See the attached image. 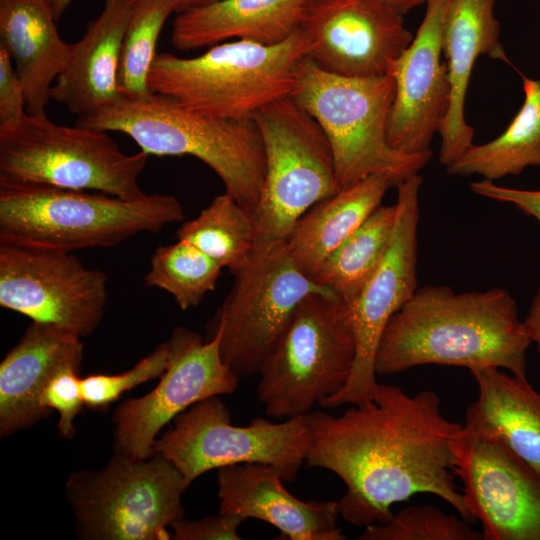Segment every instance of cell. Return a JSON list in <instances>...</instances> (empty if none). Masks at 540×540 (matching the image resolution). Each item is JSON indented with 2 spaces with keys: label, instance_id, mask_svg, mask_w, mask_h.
I'll return each mask as SVG.
<instances>
[{
  "label": "cell",
  "instance_id": "1",
  "mask_svg": "<svg viewBox=\"0 0 540 540\" xmlns=\"http://www.w3.org/2000/svg\"><path fill=\"white\" fill-rule=\"evenodd\" d=\"M305 463L336 474L346 490L339 514L365 528L393 516L392 506L418 493L435 495L469 522L475 518L456 484V445L463 424L449 420L431 390L410 395L379 383L370 400L335 416L306 415Z\"/></svg>",
  "mask_w": 540,
  "mask_h": 540
},
{
  "label": "cell",
  "instance_id": "2",
  "mask_svg": "<svg viewBox=\"0 0 540 540\" xmlns=\"http://www.w3.org/2000/svg\"><path fill=\"white\" fill-rule=\"evenodd\" d=\"M517 305L501 288L456 293L448 286L417 288L389 320L375 357L377 375L421 365L505 369L527 378L531 344Z\"/></svg>",
  "mask_w": 540,
  "mask_h": 540
},
{
  "label": "cell",
  "instance_id": "3",
  "mask_svg": "<svg viewBox=\"0 0 540 540\" xmlns=\"http://www.w3.org/2000/svg\"><path fill=\"white\" fill-rule=\"evenodd\" d=\"M77 125L120 132L147 155L193 156L210 167L252 216L264 184L265 153L253 119L209 117L150 93L121 96L113 104L78 117Z\"/></svg>",
  "mask_w": 540,
  "mask_h": 540
},
{
  "label": "cell",
  "instance_id": "4",
  "mask_svg": "<svg viewBox=\"0 0 540 540\" xmlns=\"http://www.w3.org/2000/svg\"><path fill=\"white\" fill-rule=\"evenodd\" d=\"M183 218L181 203L171 195L124 199L94 191L0 184V244L62 253L110 248Z\"/></svg>",
  "mask_w": 540,
  "mask_h": 540
},
{
  "label": "cell",
  "instance_id": "5",
  "mask_svg": "<svg viewBox=\"0 0 540 540\" xmlns=\"http://www.w3.org/2000/svg\"><path fill=\"white\" fill-rule=\"evenodd\" d=\"M309 51L300 28L276 45L234 40L191 58L157 53L148 87L209 117L252 119L259 109L292 95Z\"/></svg>",
  "mask_w": 540,
  "mask_h": 540
},
{
  "label": "cell",
  "instance_id": "6",
  "mask_svg": "<svg viewBox=\"0 0 540 540\" xmlns=\"http://www.w3.org/2000/svg\"><path fill=\"white\" fill-rule=\"evenodd\" d=\"M395 96L390 73L348 77L328 72L309 58L299 70L291 97L318 122L334 158L340 188L375 173H390L399 183L432 157L400 153L388 143L387 127Z\"/></svg>",
  "mask_w": 540,
  "mask_h": 540
},
{
  "label": "cell",
  "instance_id": "7",
  "mask_svg": "<svg viewBox=\"0 0 540 540\" xmlns=\"http://www.w3.org/2000/svg\"><path fill=\"white\" fill-rule=\"evenodd\" d=\"M149 155L124 153L107 131L52 122L26 113L0 131V184L38 185L141 198Z\"/></svg>",
  "mask_w": 540,
  "mask_h": 540
},
{
  "label": "cell",
  "instance_id": "8",
  "mask_svg": "<svg viewBox=\"0 0 540 540\" xmlns=\"http://www.w3.org/2000/svg\"><path fill=\"white\" fill-rule=\"evenodd\" d=\"M355 356L345 304L329 292L308 295L259 370L257 395L266 415L309 414L344 387Z\"/></svg>",
  "mask_w": 540,
  "mask_h": 540
},
{
  "label": "cell",
  "instance_id": "9",
  "mask_svg": "<svg viewBox=\"0 0 540 540\" xmlns=\"http://www.w3.org/2000/svg\"><path fill=\"white\" fill-rule=\"evenodd\" d=\"M188 487L160 454L139 458L115 452L100 470L72 473L65 491L84 539L167 540V527L184 517L182 495Z\"/></svg>",
  "mask_w": 540,
  "mask_h": 540
},
{
  "label": "cell",
  "instance_id": "10",
  "mask_svg": "<svg viewBox=\"0 0 540 540\" xmlns=\"http://www.w3.org/2000/svg\"><path fill=\"white\" fill-rule=\"evenodd\" d=\"M265 153V178L252 214L255 249L286 243L297 221L339 186L329 141L318 122L291 96L252 117Z\"/></svg>",
  "mask_w": 540,
  "mask_h": 540
},
{
  "label": "cell",
  "instance_id": "11",
  "mask_svg": "<svg viewBox=\"0 0 540 540\" xmlns=\"http://www.w3.org/2000/svg\"><path fill=\"white\" fill-rule=\"evenodd\" d=\"M232 274L206 339L218 335L223 362L241 379L258 375L305 297L333 292L300 271L286 243L256 248Z\"/></svg>",
  "mask_w": 540,
  "mask_h": 540
},
{
  "label": "cell",
  "instance_id": "12",
  "mask_svg": "<svg viewBox=\"0 0 540 540\" xmlns=\"http://www.w3.org/2000/svg\"><path fill=\"white\" fill-rule=\"evenodd\" d=\"M308 441L306 415L280 423L259 417L235 426L225 403L212 396L179 414L155 440L153 454L168 459L188 486L211 469L243 463L273 465L291 482L305 463Z\"/></svg>",
  "mask_w": 540,
  "mask_h": 540
},
{
  "label": "cell",
  "instance_id": "13",
  "mask_svg": "<svg viewBox=\"0 0 540 540\" xmlns=\"http://www.w3.org/2000/svg\"><path fill=\"white\" fill-rule=\"evenodd\" d=\"M418 173L397 187V218L389 248L359 294L345 304L354 333L356 356L344 387L320 403L322 408L357 404L374 397L375 357L381 336L391 319L417 290V227L419 219Z\"/></svg>",
  "mask_w": 540,
  "mask_h": 540
},
{
  "label": "cell",
  "instance_id": "14",
  "mask_svg": "<svg viewBox=\"0 0 540 540\" xmlns=\"http://www.w3.org/2000/svg\"><path fill=\"white\" fill-rule=\"evenodd\" d=\"M108 277L71 253L0 244V306L81 338L100 325Z\"/></svg>",
  "mask_w": 540,
  "mask_h": 540
},
{
  "label": "cell",
  "instance_id": "15",
  "mask_svg": "<svg viewBox=\"0 0 540 540\" xmlns=\"http://www.w3.org/2000/svg\"><path fill=\"white\" fill-rule=\"evenodd\" d=\"M173 357L156 387L121 403L113 414L115 452L153 455L161 429L199 401L233 393L240 378L223 362L219 337L203 340L184 327L173 330Z\"/></svg>",
  "mask_w": 540,
  "mask_h": 540
},
{
  "label": "cell",
  "instance_id": "16",
  "mask_svg": "<svg viewBox=\"0 0 540 540\" xmlns=\"http://www.w3.org/2000/svg\"><path fill=\"white\" fill-rule=\"evenodd\" d=\"M456 475L484 540H540V474L495 437L463 429Z\"/></svg>",
  "mask_w": 540,
  "mask_h": 540
},
{
  "label": "cell",
  "instance_id": "17",
  "mask_svg": "<svg viewBox=\"0 0 540 540\" xmlns=\"http://www.w3.org/2000/svg\"><path fill=\"white\" fill-rule=\"evenodd\" d=\"M301 29L308 58L348 77L387 74L414 37L403 14L382 0H313Z\"/></svg>",
  "mask_w": 540,
  "mask_h": 540
},
{
  "label": "cell",
  "instance_id": "18",
  "mask_svg": "<svg viewBox=\"0 0 540 540\" xmlns=\"http://www.w3.org/2000/svg\"><path fill=\"white\" fill-rule=\"evenodd\" d=\"M451 0H426V12L409 46L388 73L395 82L387 139L406 155L429 152L445 121L451 88L442 61V37Z\"/></svg>",
  "mask_w": 540,
  "mask_h": 540
},
{
  "label": "cell",
  "instance_id": "19",
  "mask_svg": "<svg viewBox=\"0 0 540 540\" xmlns=\"http://www.w3.org/2000/svg\"><path fill=\"white\" fill-rule=\"evenodd\" d=\"M219 513L269 523L289 540H344L336 501H303L283 486L270 464L243 463L218 469Z\"/></svg>",
  "mask_w": 540,
  "mask_h": 540
},
{
  "label": "cell",
  "instance_id": "20",
  "mask_svg": "<svg viewBox=\"0 0 540 540\" xmlns=\"http://www.w3.org/2000/svg\"><path fill=\"white\" fill-rule=\"evenodd\" d=\"M81 337L57 326L34 322L0 364V435L6 437L48 416L41 393L62 369L81 367Z\"/></svg>",
  "mask_w": 540,
  "mask_h": 540
},
{
  "label": "cell",
  "instance_id": "21",
  "mask_svg": "<svg viewBox=\"0 0 540 540\" xmlns=\"http://www.w3.org/2000/svg\"><path fill=\"white\" fill-rule=\"evenodd\" d=\"M496 0H451L443 29L442 53L451 95L440 130L439 161L448 167L473 143L474 130L465 119L466 93L477 58L488 55L508 62L499 42L500 26L494 15Z\"/></svg>",
  "mask_w": 540,
  "mask_h": 540
},
{
  "label": "cell",
  "instance_id": "22",
  "mask_svg": "<svg viewBox=\"0 0 540 540\" xmlns=\"http://www.w3.org/2000/svg\"><path fill=\"white\" fill-rule=\"evenodd\" d=\"M132 8L131 0H105L101 14L88 23L81 39L71 44L68 61L51 88V99L81 117L122 96L119 62Z\"/></svg>",
  "mask_w": 540,
  "mask_h": 540
},
{
  "label": "cell",
  "instance_id": "23",
  "mask_svg": "<svg viewBox=\"0 0 540 540\" xmlns=\"http://www.w3.org/2000/svg\"><path fill=\"white\" fill-rule=\"evenodd\" d=\"M313 0H220L177 13L171 43L178 50L225 40L276 45L298 31Z\"/></svg>",
  "mask_w": 540,
  "mask_h": 540
},
{
  "label": "cell",
  "instance_id": "24",
  "mask_svg": "<svg viewBox=\"0 0 540 540\" xmlns=\"http://www.w3.org/2000/svg\"><path fill=\"white\" fill-rule=\"evenodd\" d=\"M56 22L46 0H0V47L14 64L30 115L45 114L70 55L71 44L63 41Z\"/></svg>",
  "mask_w": 540,
  "mask_h": 540
},
{
  "label": "cell",
  "instance_id": "25",
  "mask_svg": "<svg viewBox=\"0 0 540 540\" xmlns=\"http://www.w3.org/2000/svg\"><path fill=\"white\" fill-rule=\"evenodd\" d=\"M478 396L464 426L495 437L540 474V392L527 378L496 368L470 370Z\"/></svg>",
  "mask_w": 540,
  "mask_h": 540
},
{
  "label": "cell",
  "instance_id": "26",
  "mask_svg": "<svg viewBox=\"0 0 540 540\" xmlns=\"http://www.w3.org/2000/svg\"><path fill=\"white\" fill-rule=\"evenodd\" d=\"M398 184L390 173H375L311 207L286 241L300 271L312 279L327 257L381 205L387 190Z\"/></svg>",
  "mask_w": 540,
  "mask_h": 540
},
{
  "label": "cell",
  "instance_id": "27",
  "mask_svg": "<svg viewBox=\"0 0 540 540\" xmlns=\"http://www.w3.org/2000/svg\"><path fill=\"white\" fill-rule=\"evenodd\" d=\"M521 76L524 102L509 126L490 142L472 144L447 167L450 174H477L494 181L520 174L528 166L540 168V85Z\"/></svg>",
  "mask_w": 540,
  "mask_h": 540
},
{
  "label": "cell",
  "instance_id": "28",
  "mask_svg": "<svg viewBox=\"0 0 540 540\" xmlns=\"http://www.w3.org/2000/svg\"><path fill=\"white\" fill-rule=\"evenodd\" d=\"M397 205H380L323 262L312 280L350 303L380 265L392 240Z\"/></svg>",
  "mask_w": 540,
  "mask_h": 540
},
{
  "label": "cell",
  "instance_id": "29",
  "mask_svg": "<svg viewBox=\"0 0 540 540\" xmlns=\"http://www.w3.org/2000/svg\"><path fill=\"white\" fill-rule=\"evenodd\" d=\"M176 235L231 273L242 267L255 250L252 216L226 192L216 196L197 217L184 222Z\"/></svg>",
  "mask_w": 540,
  "mask_h": 540
},
{
  "label": "cell",
  "instance_id": "30",
  "mask_svg": "<svg viewBox=\"0 0 540 540\" xmlns=\"http://www.w3.org/2000/svg\"><path fill=\"white\" fill-rule=\"evenodd\" d=\"M223 267L184 240L161 245L153 253L145 284L169 293L182 310L196 307L214 290Z\"/></svg>",
  "mask_w": 540,
  "mask_h": 540
},
{
  "label": "cell",
  "instance_id": "31",
  "mask_svg": "<svg viewBox=\"0 0 540 540\" xmlns=\"http://www.w3.org/2000/svg\"><path fill=\"white\" fill-rule=\"evenodd\" d=\"M175 12L169 0H138L123 38L118 71L121 95L144 97L151 92L148 77L157 55L156 45L167 18Z\"/></svg>",
  "mask_w": 540,
  "mask_h": 540
},
{
  "label": "cell",
  "instance_id": "32",
  "mask_svg": "<svg viewBox=\"0 0 540 540\" xmlns=\"http://www.w3.org/2000/svg\"><path fill=\"white\" fill-rule=\"evenodd\" d=\"M359 540H482L481 532L463 517L431 505H412L384 523L364 528Z\"/></svg>",
  "mask_w": 540,
  "mask_h": 540
},
{
  "label": "cell",
  "instance_id": "33",
  "mask_svg": "<svg viewBox=\"0 0 540 540\" xmlns=\"http://www.w3.org/2000/svg\"><path fill=\"white\" fill-rule=\"evenodd\" d=\"M173 357V341L159 344L149 355L132 368L120 374H92L81 378L84 405L90 409H104L117 400L123 392L161 377Z\"/></svg>",
  "mask_w": 540,
  "mask_h": 540
},
{
  "label": "cell",
  "instance_id": "34",
  "mask_svg": "<svg viewBox=\"0 0 540 540\" xmlns=\"http://www.w3.org/2000/svg\"><path fill=\"white\" fill-rule=\"evenodd\" d=\"M79 368L67 367L59 371L41 393L39 404L46 412L55 410L59 420L57 429L64 439L75 434L74 419L84 405Z\"/></svg>",
  "mask_w": 540,
  "mask_h": 540
},
{
  "label": "cell",
  "instance_id": "35",
  "mask_svg": "<svg viewBox=\"0 0 540 540\" xmlns=\"http://www.w3.org/2000/svg\"><path fill=\"white\" fill-rule=\"evenodd\" d=\"M26 113L23 85L10 56L0 47V131L18 126Z\"/></svg>",
  "mask_w": 540,
  "mask_h": 540
},
{
  "label": "cell",
  "instance_id": "36",
  "mask_svg": "<svg viewBox=\"0 0 540 540\" xmlns=\"http://www.w3.org/2000/svg\"><path fill=\"white\" fill-rule=\"evenodd\" d=\"M241 517L219 513L218 515L186 521L181 519L172 525L175 540H239L238 528Z\"/></svg>",
  "mask_w": 540,
  "mask_h": 540
},
{
  "label": "cell",
  "instance_id": "37",
  "mask_svg": "<svg viewBox=\"0 0 540 540\" xmlns=\"http://www.w3.org/2000/svg\"><path fill=\"white\" fill-rule=\"evenodd\" d=\"M470 189L480 196L512 204L540 223V190L509 188L485 179L471 183Z\"/></svg>",
  "mask_w": 540,
  "mask_h": 540
},
{
  "label": "cell",
  "instance_id": "38",
  "mask_svg": "<svg viewBox=\"0 0 540 540\" xmlns=\"http://www.w3.org/2000/svg\"><path fill=\"white\" fill-rule=\"evenodd\" d=\"M523 323L531 342L536 344L540 354V284Z\"/></svg>",
  "mask_w": 540,
  "mask_h": 540
},
{
  "label": "cell",
  "instance_id": "39",
  "mask_svg": "<svg viewBox=\"0 0 540 540\" xmlns=\"http://www.w3.org/2000/svg\"><path fill=\"white\" fill-rule=\"evenodd\" d=\"M384 3L401 14H405L414 7L425 4L426 0H382Z\"/></svg>",
  "mask_w": 540,
  "mask_h": 540
},
{
  "label": "cell",
  "instance_id": "40",
  "mask_svg": "<svg viewBox=\"0 0 540 540\" xmlns=\"http://www.w3.org/2000/svg\"><path fill=\"white\" fill-rule=\"evenodd\" d=\"M131 1L135 2L138 0H131ZM169 1L173 4L175 12L179 13L189 8L207 5V4L214 3L220 0H169Z\"/></svg>",
  "mask_w": 540,
  "mask_h": 540
},
{
  "label": "cell",
  "instance_id": "41",
  "mask_svg": "<svg viewBox=\"0 0 540 540\" xmlns=\"http://www.w3.org/2000/svg\"><path fill=\"white\" fill-rule=\"evenodd\" d=\"M46 1L50 6L56 21H59L61 19L65 10L73 2V0H46Z\"/></svg>",
  "mask_w": 540,
  "mask_h": 540
},
{
  "label": "cell",
  "instance_id": "42",
  "mask_svg": "<svg viewBox=\"0 0 540 540\" xmlns=\"http://www.w3.org/2000/svg\"><path fill=\"white\" fill-rule=\"evenodd\" d=\"M539 85H540V80H539Z\"/></svg>",
  "mask_w": 540,
  "mask_h": 540
}]
</instances>
